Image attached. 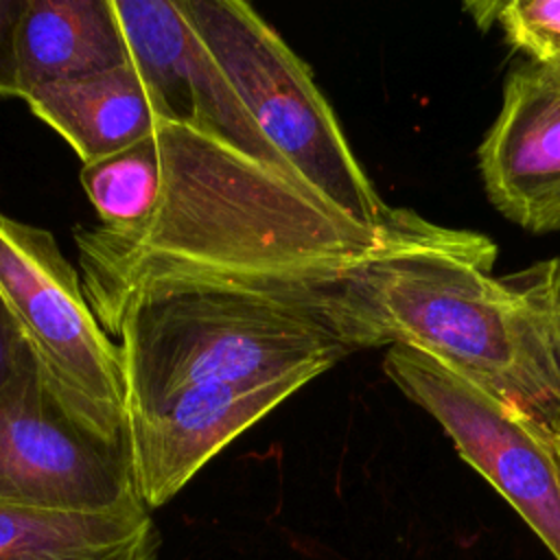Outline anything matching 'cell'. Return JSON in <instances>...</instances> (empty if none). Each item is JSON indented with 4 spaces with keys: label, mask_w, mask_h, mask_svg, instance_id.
<instances>
[{
    "label": "cell",
    "mask_w": 560,
    "mask_h": 560,
    "mask_svg": "<svg viewBox=\"0 0 560 560\" xmlns=\"http://www.w3.org/2000/svg\"><path fill=\"white\" fill-rule=\"evenodd\" d=\"M383 370L560 560V462L551 438L422 350L389 346Z\"/></svg>",
    "instance_id": "cell-7"
},
{
    "label": "cell",
    "mask_w": 560,
    "mask_h": 560,
    "mask_svg": "<svg viewBox=\"0 0 560 560\" xmlns=\"http://www.w3.org/2000/svg\"><path fill=\"white\" fill-rule=\"evenodd\" d=\"M114 9L155 120L190 127L295 175L265 140L177 0H114Z\"/></svg>",
    "instance_id": "cell-8"
},
{
    "label": "cell",
    "mask_w": 560,
    "mask_h": 560,
    "mask_svg": "<svg viewBox=\"0 0 560 560\" xmlns=\"http://www.w3.org/2000/svg\"><path fill=\"white\" fill-rule=\"evenodd\" d=\"M31 357L33 348L26 330L0 289V387H4Z\"/></svg>",
    "instance_id": "cell-16"
},
{
    "label": "cell",
    "mask_w": 560,
    "mask_h": 560,
    "mask_svg": "<svg viewBox=\"0 0 560 560\" xmlns=\"http://www.w3.org/2000/svg\"><path fill=\"white\" fill-rule=\"evenodd\" d=\"M127 420L175 394L300 368L324 372L350 354L319 304L230 289H192L133 304L116 335Z\"/></svg>",
    "instance_id": "cell-3"
},
{
    "label": "cell",
    "mask_w": 560,
    "mask_h": 560,
    "mask_svg": "<svg viewBox=\"0 0 560 560\" xmlns=\"http://www.w3.org/2000/svg\"><path fill=\"white\" fill-rule=\"evenodd\" d=\"M15 57L20 98L131 61L114 0H28Z\"/></svg>",
    "instance_id": "cell-11"
},
{
    "label": "cell",
    "mask_w": 560,
    "mask_h": 560,
    "mask_svg": "<svg viewBox=\"0 0 560 560\" xmlns=\"http://www.w3.org/2000/svg\"><path fill=\"white\" fill-rule=\"evenodd\" d=\"M551 442H553V448H556V455H558V462H560V438H556Z\"/></svg>",
    "instance_id": "cell-20"
},
{
    "label": "cell",
    "mask_w": 560,
    "mask_h": 560,
    "mask_svg": "<svg viewBox=\"0 0 560 560\" xmlns=\"http://www.w3.org/2000/svg\"><path fill=\"white\" fill-rule=\"evenodd\" d=\"M477 164L490 203L505 219L532 234H560L558 77L529 61L505 77Z\"/></svg>",
    "instance_id": "cell-10"
},
{
    "label": "cell",
    "mask_w": 560,
    "mask_h": 560,
    "mask_svg": "<svg viewBox=\"0 0 560 560\" xmlns=\"http://www.w3.org/2000/svg\"><path fill=\"white\" fill-rule=\"evenodd\" d=\"M31 112L77 151L83 164L109 158L155 131L147 88L129 61L31 92Z\"/></svg>",
    "instance_id": "cell-12"
},
{
    "label": "cell",
    "mask_w": 560,
    "mask_h": 560,
    "mask_svg": "<svg viewBox=\"0 0 560 560\" xmlns=\"http://www.w3.org/2000/svg\"><path fill=\"white\" fill-rule=\"evenodd\" d=\"M464 9L481 28L497 26L529 63L542 66L560 57V0H488Z\"/></svg>",
    "instance_id": "cell-15"
},
{
    "label": "cell",
    "mask_w": 560,
    "mask_h": 560,
    "mask_svg": "<svg viewBox=\"0 0 560 560\" xmlns=\"http://www.w3.org/2000/svg\"><path fill=\"white\" fill-rule=\"evenodd\" d=\"M155 140L153 212L125 230H74L81 287L107 335L133 304L192 289L295 298L326 313L339 278L392 225L365 228L300 177L190 127L155 120Z\"/></svg>",
    "instance_id": "cell-1"
},
{
    "label": "cell",
    "mask_w": 560,
    "mask_h": 560,
    "mask_svg": "<svg viewBox=\"0 0 560 560\" xmlns=\"http://www.w3.org/2000/svg\"><path fill=\"white\" fill-rule=\"evenodd\" d=\"M0 289L61 405L98 435L131 446L120 348L48 230L0 214Z\"/></svg>",
    "instance_id": "cell-5"
},
{
    "label": "cell",
    "mask_w": 560,
    "mask_h": 560,
    "mask_svg": "<svg viewBox=\"0 0 560 560\" xmlns=\"http://www.w3.org/2000/svg\"><path fill=\"white\" fill-rule=\"evenodd\" d=\"M536 66H540V63H536ZM540 68H545L549 74H553V77L560 79V57H556V59L549 61V63H542Z\"/></svg>",
    "instance_id": "cell-19"
},
{
    "label": "cell",
    "mask_w": 560,
    "mask_h": 560,
    "mask_svg": "<svg viewBox=\"0 0 560 560\" xmlns=\"http://www.w3.org/2000/svg\"><path fill=\"white\" fill-rule=\"evenodd\" d=\"M28 0H0V94L20 96L15 39Z\"/></svg>",
    "instance_id": "cell-17"
},
{
    "label": "cell",
    "mask_w": 560,
    "mask_h": 560,
    "mask_svg": "<svg viewBox=\"0 0 560 560\" xmlns=\"http://www.w3.org/2000/svg\"><path fill=\"white\" fill-rule=\"evenodd\" d=\"M494 243L396 210L385 241L326 300L350 352L409 346L470 378L551 440L560 438V326L551 260L492 276Z\"/></svg>",
    "instance_id": "cell-2"
},
{
    "label": "cell",
    "mask_w": 560,
    "mask_h": 560,
    "mask_svg": "<svg viewBox=\"0 0 560 560\" xmlns=\"http://www.w3.org/2000/svg\"><path fill=\"white\" fill-rule=\"evenodd\" d=\"M256 127L284 164L352 221L383 230L389 208L352 153L311 68L247 2L177 0Z\"/></svg>",
    "instance_id": "cell-4"
},
{
    "label": "cell",
    "mask_w": 560,
    "mask_h": 560,
    "mask_svg": "<svg viewBox=\"0 0 560 560\" xmlns=\"http://www.w3.org/2000/svg\"><path fill=\"white\" fill-rule=\"evenodd\" d=\"M79 177L103 228L138 225L153 212L162 188L155 131L109 158L83 164Z\"/></svg>",
    "instance_id": "cell-14"
},
{
    "label": "cell",
    "mask_w": 560,
    "mask_h": 560,
    "mask_svg": "<svg viewBox=\"0 0 560 560\" xmlns=\"http://www.w3.org/2000/svg\"><path fill=\"white\" fill-rule=\"evenodd\" d=\"M551 302H553L556 319L560 326V258L551 260Z\"/></svg>",
    "instance_id": "cell-18"
},
{
    "label": "cell",
    "mask_w": 560,
    "mask_h": 560,
    "mask_svg": "<svg viewBox=\"0 0 560 560\" xmlns=\"http://www.w3.org/2000/svg\"><path fill=\"white\" fill-rule=\"evenodd\" d=\"M149 510L72 514L0 505V560H158Z\"/></svg>",
    "instance_id": "cell-13"
},
{
    "label": "cell",
    "mask_w": 560,
    "mask_h": 560,
    "mask_svg": "<svg viewBox=\"0 0 560 560\" xmlns=\"http://www.w3.org/2000/svg\"><path fill=\"white\" fill-rule=\"evenodd\" d=\"M319 374L322 368H300L190 387L155 413L129 418L133 477L147 510L171 501L225 444Z\"/></svg>",
    "instance_id": "cell-9"
},
{
    "label": "cell",
    "mask_w": 560,
    "mask_h": 560,
    "mask_svg": "<svg viewBox=\"0 0 560 560\" xmlns=\"http://www.w3.org/2000/svg\"><path fill=\"white\" fill-rule=\"evenodd\" d=\"M0 505L131 514L142 503L131 446L81 424L31 361L0 387Z\"/></svg>",
    "instance_id": "cell-6"
}]
</instances>
